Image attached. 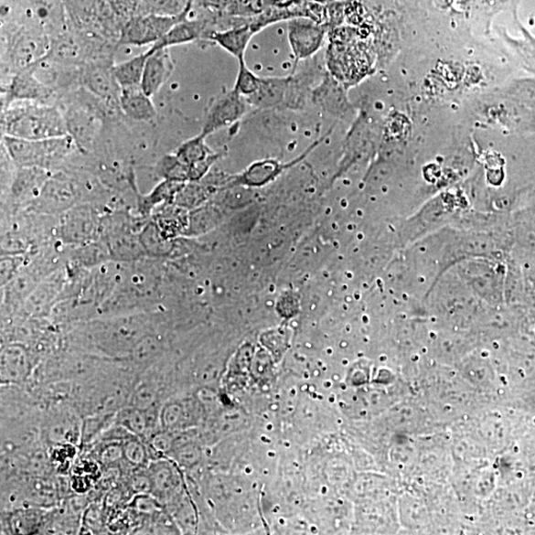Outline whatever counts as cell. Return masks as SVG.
<instances>
[{
  "label": "cell",
  "instance_id": "obj_10",
  "mask_svg": "<svg viewBox=\"0 0 535 535\" xmlns=\"http://www.w3.org/2000/svg\"><path fill=\"white\" fill-rule=\"evenodd\" d=\"M3 107L15 102L52 103L56 92L35 75L33 69L12 75L3 91Z\"/></svg>",
  "mask_w": 535,
  "mask_h": 535
},
{
  "label": "cell",
  "instance_id": "obj_28",
  "mask_svg": "<svg viewBox=\"0 0 535 535\" xmlns=\"http://www.w3.org/2000/svg\"><path fill=\"white\" fill-rule=\"evenodd\" d=\"M124 459L134 466H142L147 461V451L139 440L131 438L123 444Z\"/></svg>",
  "mask_w": 535,
  "mask_h": 535
},
{
  "label": "cell",
  "instance_id": "obj_13",
  "mask_svg": "<svg viewBox=\"0 0 535 535\" xmlns=\"http://www.w3.org/2000/svg\"><path fill=\"white\" fill-rule=\"evenodd\" d=\"M328 134L326 135H328ZM326 135L313 143V144L309 146L299 158L292 161L291 163L281 164L275 160L257 162L252 166H250L242 175L237 176L234 178H230V185L262 186L271 182L284 170L290 168V166L299 163L305 156H307V154L311 153L316 147H317L320 143L325 140Z\"/></svg>",
  "mask_w": 535,
  "mask_h": 535
},
{
  "label": "cell",
  "instance_id": "obj_7",
  "mask_svg": "<svg viewBox=\"0 0 535 535\" xmlns=\"http://www.w3.org/2000/svg\"><path fill=\"white\" fill-rule=\"evenodd\" d=\"M112 59H92L81 67L80 85L93 97L111 107H119L122 89L119 87L112 71Z\"/></svg>",
  "mask_w": 535,
  "mask_h": 535
},
{
  "label": "cell",
  "instance_id": "obj_3",
  "mask_svg": "<svg viewBox=\"0 0 535 535\" xmlns=\"http://www.w3.org/2000/svg\"><path fill=\"white\" fill-rule=\"evenodd\" d=\"M82 178L67 169L52 173L45 184L42 193L28 208L43 214L64 213L81 205L86 193H92L89 182L83 184Z\"/></svg>",
  "mask_w": 535,
  "mask_h": 535
},
{
  "label": "cell",
  "instance_id": "obj_5",
  "mask_svg": "<svg viewBox=\"0 0 535 535\" xmlns=\"http://www.w3.org/2000/svg\"><path fill=\"white\" fill-rule=\"evenodd\" d=\"M52 172L35 166H17L11 170L5 182L6 202L16 209L29 208L39 198Z\"/></svg>",
  "mask_w": 535,
  "mask_h": 535
},
{
  "label": "cell",
  "instance_id": "obj_9",
  "mask_svg": "<svg viewBox=\"0 0 535 535\" xmlns=\"http://www.w3.org/2000/svg\"><path fill=\"white\" fill-rule=\"evenodd\" d=\"M249 106L246 99L234 89L223 91L210 101L201 134L208 137L235 124L246 114Z\"/></svg>",
  "mask_w": 535,
  "mask_h": 535
},
{
  "label": "cell",
  "instance_id": "obj_24",
  "mask_svg": "<svg viewBox=\"0 0 535 535\" xmlns=\"http://www.w3.org/2000/svg\"><path fill=\"white\" fill-rule=\"evenodd\" d=\"M166 240H168V237H166L163 234L154 221L148 223L139 234V241L143 250H144V252L147 255L155 258L164 254V247L162 244H164Z\"/></svg>",
  "mask_w": 535,
  "mask_h": 535
},
{
  "label": "cell",
  "instance_id": "obj_19",
  "mask_svg": "<svg viewBox=\"0 0 535 535\" xmlns=\"http://www.w3.org/2000/svg\"><path fill=\"white\" fill-rule=\"evenodd\" d=\"M151 47L144 53L139 54L127 61L114 64L112 71L121 89L141 87L147 59L151 54Z\"/></svg>",
  "mask_w": 535,
  "mask_h": 535
},
{
  "label": "cell",
  "instance_id": "obj_2",
  "mask_svg": "<svg viewBox=\"0 0 535 535\" xmlns=\"http://www.w3.org/2000/svg\"><path fill=\"white\" fill-rule=\"evenodd\" d=\"M3 147L17 166H35L52 173L66 169V165L80 150L70 135L44 140H24L3 136Z\"/></svg>",
  "mask_w": 535,
  "mask_h": 535
},
{
  "label": "cell",
  "instance_id": "obj_6",
  "mask_svg": "<svg viewBox=\"0 0 535 535\" xmlns=\"http://www.w3.org/2000/svg\"><path fill=\"white\" fill-rule=\"evenodd\" d=\"M102 220L98 209L89 204L80 205L63 213L59 221V237L67 243L88 244L102 234Z\"/></svg>",
  "mask_w": 535,
  "mask_h": 535
},
{
  "label": "cell",
  "instance_id": "obj_11",
  "mask_svg": "<svg viewBox=\"0 0 535 535\" xmlns=\"http://www.w3.org/2000/svg\"><path fill=\"white\" fill-rule=\"evenodd\" d=\"M326 29L313 19L297 17L289 20L288 39L296 62L313 57L323 47Z\"/></svg>",
  "mask_w": 535,
  "mask_h": 535
},
{
  "label": "cell",
  "instance_id": "obj_12",
  "mask_svg": "<svg viewBox=\"0 0 535 535\" xmlns=\"http://www.w3.org/2000/svg\"><path fill=\"white\" fill-rule=\"evenodd\" d=\"M297 86L299 83L293 76L261 78L258 90L246 101L250 106L260 110L275 109L283 105L290 107L291 98H294V91L299 89Z\"/></svg>",
  "mask_w": 535,
  "mask_h": 535
},
{
  "label": "cell",
  "instance_id": "obj_14",
  "mask_svg": "<svg viewBox=\"0 0 535 535\" xmlns=\"http://www.w3.org/2000/svg\"><path fill=\"white\" fill-rule=\"evenodd\" d=\"M151 50L144 74H143L141 88L152 98L160 91L166 80L171 78L175 65L169 48L155 49L151 46Z\"/></svg>",
  "mask_w": 535,
  "mask_h": 535
},
{
  "label": "cell",
  "instance_id": "obj_26",
  "mask_svg": "<svg viewBox=\"0 0 535 535\" xmlns=\"http://www.w3.org/2000/svg\"><path fill=\"white\" fill-rule=\"evenodd\" d=\"M261 77L250 70L245 61L240 62V70L235 80L234 90L245 99L251 97L259 88Z\"/></svg>",
  "mask_w": 535,
  "mask_h": 535
},
{
  "label": "cell",
  "instance_id": "obj_32",
  "mask_svg": "<svg viewBox=\"0 0 535 535\" xmlns=\"http://www.w3.org/2000/svg\"><path fill=\"white\" fill-rule=\"evenodd\" d=\"M100 458L104 465H112L124 459L123 445L117 443L107 444L102 450Z\"/></svg>",
  "mask_w": 535,
  "mask_h": 535
},
{
  "label": "cell",
  "instance_id": "obj_36",
  "mask_svg": "<svg viewBox=\"0 0 535 535\" xmlns=\"http://www.w3.org/2000/svg\"><path fill=\"white\" fill-rule=\"evenodd\" d=\"M150 444L158 452H166L171 449L173 443L168 433H159L152 435Z\"/></svg>",
  "mask_w": 535,
  "mask_h": 535
},
{
  "label": "cell",
  "instance_id": "obj_23",
  "mask_svg": "<svg viewBox=\"0 0 535 535\" xmlns=\"http://www.w3.org/2000/svg\"><path fill=\"white\" fill-rule=\"evenodd\" d=\"M150 478L153 486V493L161 497L170 495L176 487L175 473L166 462H155L150 466Z\"/></svg>",
  "mask_w": 535,
  "mask_h": 535
},
{
  "label": "cell",
  "instance_id": "obj_18",
  "mask_svg": "<svg viewBox=\"0 0 535 535\" xmlns=\"http://www.w3.org/2000/svg\"><path fill=\"white\" fill-rule=\"evenodd\" d=\"M210 35L208 21L202 19L189 20L187 18L177 23L163 39L152 47L155 49H162V48L193 43L204 38L209 39Z\"/></svg>",
  "mask_w": 535,
  "mask_h": 535
},
{
  "label": "cell",
  "instance_id": "obj_22",
  "mask_svg": "<svg viewBox=\"0 0 535 535\" xmlns=\"http://www.w3.org/2000/svg\"><path fill=\"white\" fill-rule=\"evenodd\" d=\"M206 139L207 136L200 133L196 137L187 140L175 152L177 157L187 166L205 160L213 153L208 146Z\"/></svg>",
  "mask_w": 535,
  "mask_h": 535
},
{
  "label": "cell",
  "instance_id": "obj_25",
  "mask_svg": "<svg viewBox=\"0 0 535 535\" xmlns=\"http://www.w3.org/2000/svg\"><path fill=\"white\" fill-rule=\"evenodd\" d=\"M119 423L137 436H144L150 430L147 412L135 408L124 411L119 418Z\"/></svg>",
  "mask_w": 535,
  "mask_h": 535
},
{
  "label": "cell",
  "instance_id": "obj_1",
  "mask_svg": "<svg viewBox=\"0 0 535 535\" xmlns=\"http://www.w3.org/2000/svg\"><path fill=\"white\" fill-rule=\"evenodd\" d=\"M3 136L44 140L69 135L65 116L56 104L15 102L3 107Z\"/></svg>",
  "mask_w": 535,
  "mask_h": 535
},
{
  "label": "cell",
  "instance_id": "obj_15",
  "mask_svg": "<svg viewBox=\"0 0 535 535\" xmlns=\"http://www.w3.org/2000/svg\"><path fill=\"white\" fill-rule=\"evenodd\" d=\"M119 107L130 121L135 123H152L157 116L152 98L141 87L123 89Z\"/></svg>",
  "mask_w": 535,
  "mask_h": 535
},
{
  "label": "cell",
  "instance_id": "obj_35",
  "mask_svg": "<svg viewBox=\"0 0 535 535\" xmlns=\"http://www.w3.org/2000/svg\"><path fill=\"white\" fill-rule=\"evenodd\" d=\"M17 258L12 257V255H5L3 257L2 261V284H6L9 281H12V277H14L15 273H16L19 264L17 263Z\"/></svg>",
  "mask_w": 535,
  "mask_h": 535
},
{
  "label": "cell",
  "instance_id": "obj_34",
  "mask_svg": "<svg viewBox=\"0 0 535 535\" xmlns=\"http://www.w3.org/2000/svg\"><path fill=\"white\" fill-rule=\"evenodd\" d=\"M134 507L139 513L152 515L156 513L158 503L149 494H140L135 498Z\"/></svg>",
  "mask_w": 535,
  "mask_h": 535
},
{
  "label": "cell",
  "instance_id": "obj_20",
  "mask_svg": "<svg viewBox=\"0 0 535 535\" xmlns=\"http://www.w3.org/2000/svg\"><path fill=\"white\" fill-rule=\"evenodd\" d=\"M29 371V359L26 350L16 345L6 348L2 354V380L19 382Z\"/></svg>",
  "mask_w": 535,
  "mask_h": 535
},
{
  "label": "cell",
  "instance_id": "obj_33",
  "mask_svg": "<svg viewBox=\"0 0 535 535\" xmlns=\"http://www.w3.org/2000/svg\"><path fill=\"white\" fill-rule=\"evenodd\" d=\"M131 489L137 495L150 494L153 492L152 481L149 473H139L134 476L130 481Z\"/></svg>",
  "mask_w": 535,
  "mask_h": 535
},
{
  "label": "cell",
  "instance_id": "obj_17",
  "mask_svg": "<svg viewBox=\"0 0 535 535\" xmlns=\"http://www.w3.org/2000/svg\"><path fill=\"white\" fill-rule=\"evenodd\" d=\"M187 183L162 180L147 195H141L134 189L138 212L142 217H150L155 209L165 205H172L177 196Z\"/></svg>",
  "mask_w": 535,
  "mask_h": 535
},
{
  "label": "cell",
  "instance_id": "obj_16",
  "mask_svg": "<svg viewBox=\"0 0 535 535\" xmlns=\"http://www.w3.org/2000/svg\"><path fill=\"white\" fill-rule=\"evenodd\" d=\"M256 33L258 31L253 27L252 24L246 23L242 27L213 31L209 40L236 58L238 62H241L245 61L247 48Z\"/></svg>",
  "mask_w": 535,
  "mask_h": 535
},
{
  "label": "cell",
  "instance_id": "obj_30",
  "mask_svg": "<svg viewBox=\"0 0 535 535\" xmlns=\"http://www.w3.org/2000/svg\"><path fill=\"white\" fill-rule=\"evenodd\" d=\"M222 156V153H212L208 158L188 166V182H200L211 166Z\"/></svg>",
  "mask_w": 535,
  "mask_h": 535
},
{
  "label": "cell",
  "instance_id": "obj_31",
  "mask_svg": "<svg viewBox=\"0 0 535 535\" xmlns=\"http://www.w3.org/2000/svg\"><path fill=\"white\" fill-rule=\"evenodd\" d=\"M182 416V409L177 403H169L163 409L161 413V423L166 431L172 430Z\"/></svg>",
  "mask_w": 535,
  "mask_h": 535
},
{
  "label": "cell",
  "instance_id": "obj_29",
  "mask_svg": "<svg viewBox=\"0 0 535 535\" xmlns=\"http://www.w3.org/2000/svg\"><path fill=\"white\" fill-rule=\"evenodd\" d=\"M158 352V341L154 337H143L133 348L134 358L137 362H146Z\"/></svg>",
  "mask_w": 535,
  "mask_h": 535
},
{
  "label": "cell",
  "instance_id": "obj_4",
  "mask_svg": "<svg viewBox=\"0 0 535 535\" xmlns=\"http://www.w3.org/2000/svg\"><path fill=\"white\" fill-rule=\"evenodd\" d=\"M193 0H187L185 8L177 15H148L129 20L121 34L117 46H153L168 34L177 23L187 18Z\"/></svg>",
  "mask_w": 535,
  "mask_h": 535
},
{
  "label": "cell",
  "instance_id": "obj_8",
  "mask_svg": "<svg viewBox=\"0 0 535 535\" xmlns=\"http://www.w3.org/2000/svg\"><path fill=\"white\" fill-rule=\"evenodd\" d=\"M51 43L47 36L22 33L6 44V65L12 75L33 69L49 54Z\"/></svg>",
  "mask_w": 535,
  "mask_h": 535
},
{
  "label": "cell",
  "instance_id": "obj_21",
  "mask_svg": "<svg viewBox=\"0 0 535 535\" xmlns=\"http://www.w3.org/2000/svg\"><path fill=\"white\" fill-rule=\"evenodd\" d=\"M154 172L162 180L180 183L188 182V166L177 157V155L166 154L154 166Z\"/></svg>",
  "mask_w": 535,
  "mask_h": 535
},
{
  "label": "cell",
  "instance_id": "obj_27",
  "mask_svg": "<svg viewBox=\"0 0 535 535\" xmlns=\"http://www.w3.org/2000/svg\"><path fill=\"white\" fill-rule=\"evenodd\" d=\"M156 388L151 384H142L131 398V406L140 411H149L156 402Z\"/></svg>",
  "mask_w": 535,
  "mask_h": 535
}]
</instances>
